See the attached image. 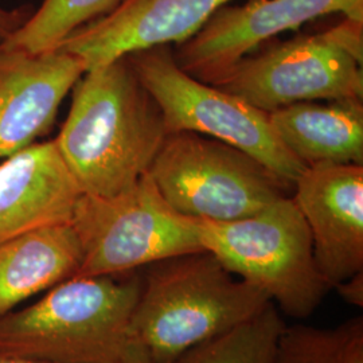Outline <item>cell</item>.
Here are the masks:
<instances>
[{"mask_svg": "<svg viewBox=\"0 0 363 363\" xmlns=\"http://www.w3.org/2000/svg\"><path fill=\"white\" fill-rule=\"evenodd\" d=\"M121 0H43L26 22L0 43L30 52H49L79 27L112 11Z\"/></svg>", "mask_w": 363, "mask_h": 363, "instance_id": "cell-18", "label": "cell"}, {"mask_svg": "<svg viewBox=\"0 0 363 363\" xmlns=\"http://www.w3.org/2000/svg\"><path fill=\"white\" fill-rule=\"evenodd\" d=\"M294 190L316 267L330 289L363 272V166L308 167Z\"/></svg>", "mask_w": 363, "mask_h": 363, "instance_id": "cell-10", "label": "cell"}, {"mask_svg": "<svg viewBox=\"0 0 363 363\" xmlns=\"http://www.w3.org/2000/svg\"><path fill=\"white\" fill-rule=\"evenodd\" d=\"M342 13L363 23V0H247L225 4L174 57L190 76L211 84L240 60L277 35L304 23Z\"/></svg>", "mask_w": 363, "mask_h": 363, "instance_id": "cell-9", "label": "cell"}, {"mask_svg": "<svg viewBox=\"0 0 363 363\" xmlns=\"http://www.w3.org/2000/svg\"><path fill=\"white\" fill-rule=\"evenodd\" d=\"M81 195L54 139L7 157L0 163V244L70 223Z\"/></svg>", "mask_w": 363, "mask_h": 363, "instance_id": "cell-13", "label": "cell"}, {"mask_svg": "<svg viewBox=\"0 0 363 363\" xmlns=\"http://www.w3.org/2000/svg\"><path fill=\"white\" fill-rule=\"evenodd\" d=\"M123 363H155L147 354H145V351L140 347V346H138L136 343H133L132 342V345H130V350L127 352V355H125V359H124V362Z\"/></svg>", "mask_w": 363, "mask_h": 363, "instance_id": "cell-21", "label": "cell"}, {"mask_svg": "<svg viewBox=\"0 0 363 363\" xmlns=\"http://www.w3.org/2000/svg\"><path fill=\"white\" fill-rule=\"evenodd\" d=\"M140 288L136 271L67 279L0 316V352L49 363H123Z\"/></svg>", "mask_w": 363, "mask_h": 363, "instance_id": "cell-3", "label": "cell"}, {"mask_svg": "<svg viewBox=\"0 0 363 363\" xmlns=\"http://www.w3.org/2000/svg\"><path fill=\"white\" fill-rule=\"evenodd\" d=\"M125 57L160 106L169 133L190 130L234 145L256 157L294 189L307 167L280 142L269 113L186 73L169 45Z\"/></svg>", "mask_w": 363, "mask_h": 363, "instance_id": "cell-8", "label": "cell"}, {"mask_svg": "<svg viewBox=\"0 0 363 363\" xmlns=\"http://www.w3.org/2000/svg\"><path fill=\"white\" fill-rule=\"evenodd\" d=\"M81 261L72 223L40 228L0 244V316L74 277Z\"/></svg>", "mask_w": 363, "mask_h": 363, "instance_id": "cell-15", "label": "cell"}, {"mask_svg": "<svg viewBox=\"0 0 363 363\" xmlns=\"http://www.w3.org/2000/svg\"><path fill=\"white\" fill-rule=\"evenodd\" d=\"M70 223L82 250L74 277L121 276L205 250L198 220L171 208L148 174L112 196L81 195Z\"/></svg>", "mask_w": 363, "mask_h": 363, "instance_id": "cell-6", "label": "cell"}, {"mask_svg": "<svg viewBox=\"0 0 363 363\" xmlns=\"http://www.w3.org/2000/svg\"><path fill=\"white\" fill-rule=\"evenodd\" d=\"M363 23L343 19L313 35L268 40L211 85L271 113L303 101L362 100Z\"/></svg>", "mask_w": 363, "mask_h": 363, "instance_id": "cell-5", "label": "cell"}, {"mask_svg": "<svg viewBox=\"0 0 363 363\" xmlns=\"http://www.w3.org/2000/svg\"><path fill=\"white\" fill-rule=\"evenodd\" d=\"M196 220L203 249L229 272L264 291L288 316L308 318L330 291L292 198L283 196L240 220Z\"/></svg>", "mask_w": 363, "mask_h": 363, "instance_id": "cell-4", "label": "cell"}, {"mask_svg": "<svg viewBox=\"0 0 363 363\" xmlns=\"http://www.w3.org/2000/svg\"><path fill=\"white\" fill-rule=\"evenodd\" d=\"M85 72L78 57L60 48L30 52L0 43V159L52 130L66 94Z\"/></svg>", "mask_w": 363, "mask_h": 363, "instance_id": "cell-11", "label": "cell"}, {"mask_svg": "<svg viewBox=\"0 0 363 363\" xmlns=\"http://www.w3.org/2000/svg\"><path fill=\"white\" fill-rule=\"evenodd\" d=\"M54 139L82 194L112 196L143 175L169 135L160 106L127 57L82 74Z\"/></svg>", "mask_w": 363, "mask_h": 363, "instance_id": "cell-1", "label": "cell"}, {"mask_svg": "<svg viewBox=\"0 0 363 363\" xmlns=\"http://www.w3.org/2000/svg\"><path fill=\"white\" fill-rule=\"evenodd\" d=\"M148 175L171 208L194 220L245 218L292 189L245 151L190 130L167 135Z\"/></svg>", "mask_w": 363, "mask_h": 363, "instance_id": "cell-7", "label": "cell"}, {"mask_svg": "<svg viewBox=\"0 0 363 363\" xmlns=\"http://www.w3.org/2000/svg\"><path fill=\"white\" fill-rule=\"evenodd\" d=\"M333 289L337 291L340 298L355 307L363 306V272L354 274L350 279L339 283Z\"/></svg>", "mask_w": 363, "mask_h": 363, "instance_id": "cell-20", "label": "cell"}, {"mask_svg": "<svg viewBox=\"0 0 363 363\" xmlns=\"http://www.w3.org/2000/svg\"><path fill=\"white\" fill-rule=\"evenodd\" d=\"M33 11L34 9L31 6H22L13 10L0 6V42L6 40L22 26Z\"/></svg>", "mask_w": 363, "mask_h": 363, "instance_id": "cell-19", "label": "cell"}, {"mask_svg": "<svg viewBox=\"0 0 363 363\" xmlns=\"http://www.w3.org/2000/svg\"><path fill=\"white\" fill-rule=\"evenodd\" d=\"M130 334L155 363H174L183 352L261 311L271 300L229 272L208 250L144 267Z\"/></svg>", "mask_w": 363, "mask_h": 363, "instance_id": "cell-2", "label": "cell"}, {"mask_svg": "<svg viewBox=\"0 0 363 363\" xmlns=\"http://www.w3.org/2000/svg\"><path fill=\"white\" fill-rule=\"evenodd\" d=\"M0 363H49L26 358V357H18V355H10V354H1L0 352Z\"/></svg>", "mask_w": 363, "mask_h": 363, "instance_id": "cell-22", "label": "cell"}, {"mask_svg": "<svg viewBox=\"0 0 363 363\" xmlns=\"http://www.w3.org/2000/svg\"><path fill=\"white\" fill-rule=\"evenodd\" d=\"M286 150L307 169L363 164L362 100L303 101L269 113Z\"/></svg>", "mask_w": 363, "mask_h": 363, "instance_id": "cell-14", "label": "cell"}, {"mask_svg": "<svg viewBox=\"0 0 363 363\" xmlns=\"http://www.w3.org/2000/svg\"><path fill=\"white\" fill-rule=\"evenodd\" d=\"M274 363H363V318L334 327L286 325Z\"/></svg>", "mask_w": 363, "mask_h": 363, "instance_id": "cell-17", "label": "cell"}, {"mask_svg": "<svg viewBox=\"0 0 363 363\" xmlns=\"http://www.w3.org/2000/svg\"><path fill=\"white\" fill-rule=\"evenodd\" d=\"M232 0H121L103 16L69 34L57 48L74 54L86 72L130 52L195 35Z\"/></svg>", "mask_w": 363, "mask_h": 363, "instance_id": "cell-12", "label": "cell"}, {"mask_svg": "<svg viewBox=\"0 0 363 363\" xmlns=\"http://www.w3.org/2000/svg\"><path fill=\"white\" fill-rule=\"evenodd\" d=\"M286 325L269 301L245 322L191 347L174 363H274Z\"/></svg>", "mask_w": 363, "mask_h": 363, "instance_id": "cell-16", "label": "cell"}]
</instances>
